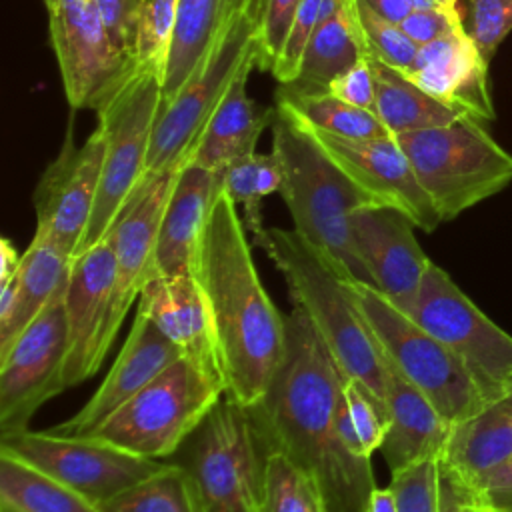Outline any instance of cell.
<instances>
[{"instance_id": "6da1fadb", "label": "cell", "mask_w": 512, "mask_h": 512, "mask_svg": "<svg viewBox=\"0 0 512 512\" xmlns=\"http://www.w3.org/2000/svg\"><path fill=\"white\" fill-rule=\"evenodd\" d=\"M286 342L272 384L248 408L256 430L268 452L314 478L328 512H368L376 488L370 458L352 454L338 428L346 374L298 306L286 316Z\"/></svg>"}, {"instance_id": "7a4b0ae2", "label": "cell", "mask_w": 512, "mask_h": 512, "mask_svg": "<svg viewBox=\"0 0 512 512\" xmlns=\"http://www.w3.org/2000/svg\"><path fill=\"white\" fill-rule=\"evenodd\" d=\"M196 276L208 298L226 394L254 406L286 356V316L266 294L246 240L238 206L224 194L212 204Z\"/></svg>"}, {"instance_id": "3957f363", "label": "cell", "mask_w": 512, "mask_h": 512, "mask_svg": "<svg viewBox=\"0 0 512 512\" xmlns=\"http://www.w3.org/2000/svg\"><path fill=\"white\" fill-rule=\"evenodd\" d=\"M254 244L282 274L294 306L314 324L342 372L386 398V362L362 312L354 280L294 228H266Z\"/></svg>"}, {"instance_id": "277c9868", "label": "cell", "mask_w": 512, "mask_h": 512, "mask_svg": "<svg viewBox=\"0 0 512 512\" xmlns=\"http://www.w3.org/2000/svg\"><path fill=\"white\" fill-rule=\"evenodd\" d=\"M270 126L272 152L284 172L280 194L290 210L294 230L332 258L352 280L370 284L354 246L350 222L358 208L376 202L286 108L276 104Z\"/></svg>"}, {"instance_id": "5b68a950", "label": "cell", "mask_w": 512, "mask_h": 512, "mask_svg": "<svg viewBox=\"0 0 512 512\" xmlns=\"http://www.w3.org/2000/svg\"><path fill=\"white\" fill-rule=\"evenodd\" d=\"M264 0L242 6L222 28L198 68L178 88L162 100L154 126L146 174L180 170L194 154L198 138L216 110L218 102L246 68H258V34Z\"/></svg>"}, {"instance_id": "8992f818", "label": "cell", "mask_w": 512, "mask_h": 512, "mask_svg": "<svg viewBox=\"0 0 512 512\" xmlns=\"http://www.w3.org/2000/svg\"><path fill=\"white\" fill-rule=\"evenodd\" d=\"M202 512H264L268 450L242 404L224 394L174 454Z\"/></svg>"}, {"instance_id": "52a82bcc", "label": "cell", "mask_w": 512, "mask_h": 512, "mask_svg": "<svg viewBox=\"0 0 512 512\" xmlns=\"http://www.w3.org/2000/svg\"><path fill=\"white\" fill-rule=\"evenodd\" d=\"M396 140L442 222L454 220L512 182V154L472 116L398 134Z\"/></svg>"}, {"instance_id": "ba28073f", "label": "cell", "mask_w": 512, "mask_h": 512, "mask_svg": "<svg viewBox=\"0 0 512 512\" xmlns=\"http://www.w3.org/2000/svg\"><path fill=\"white\" fill-rule=\"evenodd\" d=\"M224 394L222 376L180 356L88 436L144 458L168 460Z\"/></svg>"}, {"instance_id": "9c48e42d", "label": "cell", "mask_w": 512, "mask_h": 512, "mask_svg": "<svg viewBox=\"0 0 512 512\" xmlns=\"http://www.w3.org/2000/svg\"><path fill=\"white\" fill-rule=\"evenodd\" d=\"M160 106V72L138 66L118 92L96 110L98 130L104 136V162L94 212L80 252L108 236L126 202L144 180Z\"/></svg>"}, {"instance_id": "30bf717a", "label": "cell", "mask_w": 512, "mask_h": 512, "mask_svg": "<svg viewBox=\"0 0 512 512\" xmlns=\"http://www.w3.org/2000/svg\"><path fill=\"white\" fill-rule=\"evenodd\" d=\"M386 360L456 424L488 404L462 362L372 284L352 282Z\"/></svg>"}, {"instance_id": "8fae6325", "label": "cell", "mask_w": 512, "mask_h": 512, "mask_svg": "<svg viewBox=\"0 0 512 512\" xmlns=\"http://www.w3.org/2000/svg\"><path fill=\"white\" fill-rule=\"evenodd\" d=\"M406 314L462 362L486 402L512 390V336L492 322L438 264L430 262Z\"/></svg>"}, {"instance_id": "7c38bea8", "label": "cell", "mask_w": 512, "mask_h": 512, "mask_svg": "<svg viewBox=\"0 0 512 512\" xmlns=\"http://www.w3.org/2000/svg\"><path fill=\"white\" fill-rule=\"evenodd\" d=\"M6 450L96 506L118 496L164 466L92 436H60L50 430L2 436Z\"/></svg>"}, {"instance_id": "4fadbf2b", "label": "cell", "mask_w": 512, "mask_h": 512, "mask_svg": "<svg viewBox=\"0 0 512 512\" xmlns=\"http://www.w3.org/2000/svg\"><path fill=\"white\" fill-rule=\"evenodd\" d=\"M64 292L0 352V438L28 430L38 408L68 388Z\"/></svg>"}, {"instance_id": "5bb4252c", "label": "cell", "mask_w": 512, "mask_h": 512, "mask_svg": "<svg viewBox=\"0 0 512 512\" xmlns=\"http://www.w3.org/2000/svg\"><path fill=\"white\" fill-rule=\"evenodd\" d=\"M48 36L74 110L96 112L138 68L134 58L114 48L92 0L48 10Z\"/></svg>"}, {"instance_id": "9a60e30c", "label": "cell", "mask_w": 512, "mask_h": 512, "mask_svg": "<svg viewBox=\"0 0 512 512\" xmlns=\"http://www.w3.org/2000/svg\"><path fill=\"white\" fill-rule=\"evenodd\" d=\"M104 162V136L96 130L78 146L72 130L58 156L42 172L32 202L36 232L48 236L70 258L78 256L84 242Z\"/></svg>"}, {"instance_id": "2e32d148", "label": "cell", "mask_w": 512, "mask_h": 512, "mask_svg": "<svg viewBox=\"0 0 512 512\" xmlns=\"http://www.w3.org/2000/svg\"><path fill=\"white\" fill-rule=\"evenodd\" d=\"M176 174L178 170L146 174L106 236L116 262L110 312L102 336V350L106 356L126 320L128 308L140 296L150 278L156 276V240Z\"/></svg>"}, {"instance_id": "e0dca14e", "label": "cell", "mask_w": 512, "mask_h": 512, "mask_svg": "<svg viewBox=\"0 0 512 512\" xmlns=\"http://www.w3.org/2000/svg\"><path fill=\"white\" fill-rule=\"evenodd\" d=\"M306 128L316 136L332 160L376 204L402 212L416 228L424 232H434L442 224V216L422 188L396 136L350 140L314 130L310 126Z\"/></svg>"}, {"instance_id": "ac0fdd59", "label": "cell", "mask_w": 512, "mask_h": 512, "mask_svg": "<svg viewBox=\"0 0 512 512\" xmlns=\"http://www.w3.org/2000/svg\"><path fill=\"white\" fill-rule=\"evenodd\" d=\"M350 226L370 284L408 312L432 262L416 240L412 220L394 208L368 204L352 214Z\"/></svg>"}, {"instance_id": "d6986e66", "label": "cell", "mask_w": 512, "mask_h": 512, "mask_svg": "<svg viewBox=\"0 0 512 512\" xmlns=\"http://www.w3.org/2000/svg\"><path fill=\"white\" fill-rule=\"evenodd\" d=\"M114 276V250L106 238L72 260L64 292L70 344L64 368L68 388L90 380L106 360L102 336L110 312Z\"/></svg>"}, {"instance_id": "ffe728a7", "label": "cell", "mask_w": 512, "mask_h": 512, "mask_svg": "<svg viewBox=\"0 0 512 512\" xmlns=\"http://www.w3.org/2000/svg\"><path fill=\"white\" fill-rule=\"evenodd\" d=\"M180 356L182 352L146 316L136 312L130 334L102 384L78 412L52 426L50 432L60 436L92 434Z\"/></svg>"}, {"instance_id": "44dd1931", "label": "cell", "mask_w": 512, "mask_h": 512, "mask_svg": "<svg viewBox=\"0 0 512 512\" xmlns=\"http://www.w3.org/2000/svg\"><path fill=\"white\" fill-rule=\"evenodd\" d=\"M138 314L146 316L182 356L224 378L212 312L196 274L150 278L138 296Z\"/></svg>"}, {"instance_id": "7402d4cb", "label": "cell", "mask_w": 512, "mask_h": 512, "mask_svg": "<svg viewBox=\"0 0 512 512\" xmlns=\"http://www.w3.org/2000/svg\"><path fill=\"white\" fill-rule=\"evenodd\" d=\"M404 74L430 96L480 122L494 118L488 92V62L466 28L418 48Z\"/></svg>"}, {"instance_id": "603a6c76", "label": "cell", "mask_w": 512, "mask_h": 512, "mask_svg": "<svg viewBox=\"0 0 512 512\" xmlns=\"http://www.w3.org/2000/svg\"><path fill=\"white\" fill-rule=\"evenodd\" d=\"M222 170L186 164L178 170L158 230L156 276L196 274L202 234L214 200L222 192Z\"/></svg>"}, {"instance_id": "cb8c5ba5", "label": "cell", "mask_w": 512, "mask_h": 512, "mask_svg": "<svg viewBox=\"0 0 512 512\" xmlns=\"http://www.w3.org/2000/svg\"><path fill=\"white\" fill-rule=\"evenodd\" d=\"M386 362V402L390 422L380 452L390 472L402 470L422 460L440 458L450 434V422L434 404L410 384L384 356Z\"/></svg>"}, {"instance_id": "d4e9b609", "label": "cell", "mask_w": 512, "mask_h": 512, "mask_svg": "<svg viewBox=\"0 0 512 512\" xmlns=\"http://www.w3.org/2000/svg\"><path fill=\"white\" fill-rule=\"evenodd\" d=\"M72 260L48 236L34 232L16 276L0 284V352L66 290Z\"/></svg>"}, {"instance_id": "484cf974", "label": "cell", "mask_w": 512, "mask_h": 512, "mask_svg": "<svg viewBox=\"0 0 512 512\" xmlns=\"http://www.w3.org/2000/svg\"><path fill=\"white\" fill-rule=\"evenodd\" d=\"M254 68L246 66L234 78L206 122L188 164L222 170L230 162L256 152L260 134L272 124L276 108L260 106L248 96L246 82Z\"/></svg>"}, {"instance_id": "4316f807", "label": "cell", "mask_w": 512, "mask_h": 512, "mask_svg": "<svg viewBox=\"0 0 512 512\" xmlns=\"http://www.w3.org/2000/svg\"><path fill=\"white\" fill-rule=\"evenodd\" d=\"M508 456H512V390L452 424L440 460L466 486H474Z\"/></svg>"}, {"instance_id": "83f0119b", "label": "cell", "mask_w": 512, "mask_h": 512, "mask_svg": "<svg viewBox=\"0 0 512 512\" xmlns=\"http://www.w3.org/2000/svg\"><path fill=\"white\" fill-rule=\"evenodd\" d=\"M252 0H178L176 26L162 68V100L198 68L226 22Z\"/></svg>"}, {"instance_id": "f1b7e54d", "label": "cell", "mask_w": 512, "mask_h": 512, "mask_svg": "<svg viewBox=\"0 0 512 512\" xmlns=\"http://www.w3.org/2000/svg\"><path fill=\"white\" fill-rule=\"evenodd\" d=\"M364 54L366 48L356 16V2L348 0L340 14L314 30L296 80L282 86L300 92H328L330 82L350 70Z\"/></svg>"}, {"instance_id": "f546056e", "label": "cell", "mask_w": 512, "mask_h": 512, "mask_svg": "<svg viewBox=\"0 0 512 512\" xmlns=\"http://www.w3.org/2000/svg\"><path fill=\"white\" fill-rule=\"evenodd\" d=\"M366 56L372 64L376 80L374 112L392 136L446 126L460 116H466L460 110L424 92L404 72L384 64L370 54Z\"/></svg>"}, {"instance_id": "4dcf8cb0", "label": "cell", "mask_w": 512, "mask_h": 512, "mask_svg": "<svg viewBox=\"0 0 512 512\" xmlns=\"http://www.w3.org/2000/svg\"><path fill=\"white\" fill-rule=\"evenodd\" d=\"M0 512H102L94 502L0 450Z\"/></svg>"}, {"instance_id": "1f68e13d", "label": "cell", "mask_w": 512, "mask_h": 512, "mask_svg": "<svg viewBox=\"0 0 512 512\" xmlns=\"http://www.w3.org/2000/svg\"><path fill=\"white\" fill-rule=\"evenodd\" d=\"M276 104L292 112L306 126L332 136L350 140L392 136L376 112L348 104L330 92H300L280 84Z\"/></svg>"}, {"instance_id": "d6a6232c", "label": "cell", "mask_w": 512, "mask_h": 512, "mask_svg": "<svg viewBox=\"0 0 512 512\" xmlns=\"http://www.w3.org/2000/svg\"><path fill=\"white\" fill-rule=\"evenodd\" d=\"M102 512H202L188 470L166 460L160 470L106 500Z\"/></svg>"}, {"instance_id": "836d02e7", "label": "cell", "mask_w": 512, "mask_h": 512, "mask_svg": "<svg viewBox=\"0 0 512 512\" xmlns=\"http://www.w3.org/2000/svg\"><path fill=\"white\" fill-rule=\"evenodd\" d=\"M224 194L242 208V222L246 230L254 236L264 230L262 222V200L274 192L282 190L284 172L278 156L270 154H250L238 158L222 168Z\"/></svg>"}, {"instance_id": "e575fe53", "label": "cell", "mask_w": 512, "mask_h": 512, "mask_svg": "<svg viewBox=\"0 0 512 512\" xmlns=\"http://www.w3.org/2000/svg\"><path fill=\"white\" fill-rule=\"evenodd\" d=\"M264 512H328L314 478L280 452H268Z\"/></svg>"}, {"instance_id": "d590c367", "label": "cell", "mask_w": 512, "mask_h": 512, "mask_svg": "<svg viewBox=\"0 0 512 512\" xmlns=\"http://www.w3.org/2000/svg\"><path fill=\"white\" fill-rule=\"evenodd\" d=\"M354 2H356V16H358L366 54L404 72L416 60L420 46L408 38V34L402 30L400 24L378 16L360 0H354Z\"/></svg>"}, {"instance_id": "8d00e7d4", "label": "cell", "mask_w": 512, "mask_h": 512, "mask_svg": "<svg viewBox=\"0 0 512 512\" xmlns=\"http://www.w3.org/2000/svg\"><path fill=\"white\" fill-rule=\"evenodd\" d=\"M176 12L178 0H146L134 48V60L140 68L156 70L162 76L176 26Z\"/></svg>"}, {"instance_id": "74e56055", "label": "cell", "mask_w": 512, "mask_h": 512, "mask_svg": "<svg viewBox=\"0 0 512 512\" xmlns=\"http://www.w3.org/2000/svg\"><path fill=\"white\" fill-rule=\"evenodd\" d=\"M344 400H346L354 430L360 442L364 444L366 452L372 456L376 450H380L388 430V422H390L388 402L386 398L376 394L370 386L350 376L344 378Z\"/></svg>"}, {"instance_id": "f35d334b", "label": "cell", "mask_w": 512, "mask_h": 512, "mask_svg": "<svg viewBox=\"0 0 512 512\" xmlns=\"http://www.w3.org/2000/svg\"><path fill=\"white\" fill-rule=\"evenodd\" d=\"M466 2L464 28L482 58L490 64L498 44L512 30V0H462Z\"/></svg>"}, {"instance_id": "ab89813d", "label": "cell", "mask_w": 512, "mask_h": 512, "mask_svg": "<svg viewBox=\"0 0 512 512\" xmlns=\"http://www.w3.org/2000/svg\"><path fill=\"white\" fill-rule=\"evenodd\" d=\"M398 512H438V458L392 472Z\"/></svg>"}, {"instance_id": "60d3db41", "label": "cell", "mask_w": 512, "mask_h": 512, "mask_svg": "<svg viewBox=\"0 0 512 512\" xmlns=\"http://www.w3.org/2000/svg\"><path fill=\"white\" fill-rule=\"evenodd\" d=\"M320 4H322V0H300L298 10L292 20V26L286 36V42L282 46L280 58H278L274 70L270 72L278 80V84H290L296 80L306 46L318 26Z\"/></svg>"}, {"instance_id": "b9f144b4", "label": "cell", "mask_w": 512, "mask_h": 512, "mask_svg": "<svg viewBox=\"0 0 512 512\" xmlns=\"http://www.w3.org/2000/svg\"><path fill=\"white\" fill-rule=\"evenodd\" d=\"M300 0H264L260 34H258V68L272 72L282 46L286 42L288 30L292 26L294 14Z\"/></svg>"}, {"instance_id": "7bdbcfd3", "label": "cell", "mask_w": 512, "mask_h": 512, "mask_svg": "<svg viewBox=\"0 0 512 512\" xmlns=\"http://www.w3.org/2000/svg\"><path fill=\"white\" fill-rule=\"evenodd\" d=\"M92 4L114 48L134 58L138 24L146 0H92Z\"/></svg>"}, {"instance_id": "ee69618b", "label": "cell", "mask_w": 512, "mask_h": 512, "mask_svg": "<svg viewBox=\"0 0 512 512\" xmlns=\"http://www.w3.org/2000/svg\"><path fill=\"white\" fill-rule=\"evenodd\" d=\"M402 30L408 34V38L418 44H430L454 30L464 28L462 16L456 8H420L412 10L402 22Z\"/></svg>"}, {"instance_id": "f6af8a7d", "label": "cell", "mask_w": 512, "mask_h": 512, "mask_svg": "<svg viewBox=\"0 0 512 512\" xmlns=\"http://www.w3.org/2000/svg\"><path fill=\"white\" fill-rule=\"evenodd\" d=\"M328 92L348 104H354L364 110H376V80L374 70L364 54L350 70L340 74L336 80L330 82Z\"/></svg>"}, {"instance_id": "bcb514c9", "label": "cell", "mask_w": 512, "mask_h": 512, "mask_svg": "<svg viewBox=\"0 0 512 512\" xmlns=\"http://www.w3.org/2000/svg\"><path fill=\"white\" fill-rule=\"evenodd\" d=\"M476 498L492 512H512V456L494 466L474 486Z\"/></svg>"}, {"instance_id": "7dc6e473", "label": "cell", "mask_w": 512, "mask_h": 512, "mask_svg": "<svg viewBox=\"0 0 512 512\" xmlns=\"http://www.w3.org/2000/svg\"><path fill=\"white\" fill-rule=\"evenodd\" d=\"M438 512H492L438 458Z\"/></svg>"}, {"instance_id": "c3c4849f", "label": "cell", "mask_w": 512, "mask_h": 512, "mask_svg": "<svg viewBox=\"0 0 512 512\" xmlns=\"http://www.w3.org/2000/svg\"><path fill=\"white\" fill-rule=\"evenodd\" d=\"M360 2L368 6L372 12H376L378 16L392 20L396 24H400L412 12V6L406 0H360Z\"/></svg>"}, {"instance_id": "681fc988", "label": "cell", "mask_w": 512, "mask_h": 512, "mask_svg": "<svg viewBox=\"0 0 512 512\" xmlns=\"http://www.w3.org/2000/svg\"><path fill=\"white\" fill-rule=\"evenodd\" d=\"M20 260H22V254L16 252L14 244L8 238H2V242H0V284L10 280L18 272Z\"/></svg>"}, {"instance_id": "f907efd6", "label": "cell", "mask_w": 512, "mask_h": 512, "mask_svg": "<svg viewBox=\"0 0 512 512\" xmlns=\"http://www.w3.org/2000/svg\"><path fill=\"white\" fill-rule=\"evenodd\" d=\"M368 512H398L392 488H374L368 502Z\"/></svg>"}, {"instance_id": "816d5d0a", "label": "cell", "mask_w": 512, "mask_h": 512, "mask_svg": "<svg viewBox=\"0 0 512 512\" xmlns=\"http://www.w3.org/2000/svg\"><path fill=\"white\" fill-rule=\"evenodd\" d=\"M48 10H58V8H68V6H78V4H86L88 0H42Z\"/></svg>"}, {"instance_id": "f5cc1de1", "label": "cell", "mask_w": 512, "mask_h": 512, "mask_svg": "<svg viewBox=\"0 0 512 512\" xmlns=\"http://www.w3.org/2000/svg\"><path fill=\"white\" fill-rule=\"evenodd\" d=\"M410 6H412V10H420V8H434V6H438V4H434L432 0H406ZM438 8H442V6H438Z\"/></svg>"}, {"instance_id": "db71d44e", "label": "cell", "mask_w": 512, "mask_h": 512, "mask_svg": "<svg viewBox=\"0 0 512 512\" xmlns=\"http://www.w3.org/2000/svg\"><path fill=\"white\" fill-rule=\"evenodd\" d=\"M432 2H434V4H438V6H442V8H454V6H450V4H448V0H432ZM456 10H458V8H456Z\"/></svg>"}, {"instance_id": "11a10c76", "label": "cell", "mask_w": 512, "mask_h": 512, "mask_svg": "<svg viewBox=\"0 0 512 512\" xmlns=\"http://www.w3.org/2000/svg\"><path fill=\"white\" fill-rule=\"evenodd\" d=\"M448 4H450V6H454V8H458V4H460V0H448Z\"/></svg>"}, {"instance_id": "9f6ffc18", "label": "cell", "mask_w": 512, "mask_h": 512, "mask_svg": "<svg viewBox=\"0 0 512 512\" xmlns=\"http://www.w3.org/2000/svg\"><path fill=\"white\" fill-rule=\"evenodd\" d=\"M460 2H462V0H460Z\"/></svg>"}]
</instances>
